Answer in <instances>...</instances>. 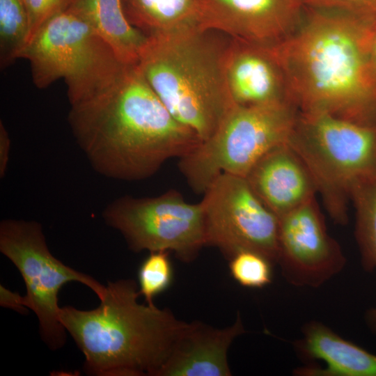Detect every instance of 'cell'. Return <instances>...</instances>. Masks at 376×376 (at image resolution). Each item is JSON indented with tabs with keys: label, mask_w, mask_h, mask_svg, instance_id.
I'll return each mask as SVG.
<instances>
[{
	"label": "cell",
	"mask_w": 376,
	"mask_h": 376,
	"mask_svg": "<svg viewBox=\"0 0 376 376\" xmlns=\"http://www.w3.org/2000/svg\"><path fill=\"white\" fill-rule=\"evenodd\" d=\"M371 56H372L373 65L376 71V33L374 36L373 41Z\"/></svg>",
	"instance_id": "cell-28"
},
{
	"label": "cell",
	"mask_w": 376,
	"mask_h": 376,
	"mask_svg": "<svg viewBox=\"0 0 376 376\" xmlns=\"http://www.w3.org/2000/svg\"><path fill=\"white\" fill-rule=\"evenodd\" d=\"M68 120L94 171L114 180L148 178L201 143L173 116L136 65L99 93L70 104Z\"/></svg>",
	"instance_id": "cell-1"
},
{
	"label": "cell",
	"mask_w": 376,
	"mask_h": 376,
	"mask_svg": "<svg viewBox=\"0 0 376 376\" xmlns=\"http://www.w3.org/2000/svg\"><path fill=\"white\" fill-rule=\"evenodd\" d=\"M10 139L2 121H0V178L4 177L9 162Z\"/></svg>",
	"instance_id": "cell-26"
},
{
	"label": "cell",
	"mask_w": 376,
	"mask_h": 376,
	"mask_svg": "<svg viewBox=\"0 0 376 376\" xmlns=\"http://www.w3.org/2000/svg\"><path fill=\"white\" fill-rule=\"evenodd\" d=\"M304 0H204L201 29L274 47L300 24Z\"/></svg>",
	"instance_id": "cell-12"
},
{
	"label": "cell",
	"mask_w": 376,
	"mask_h": 376,
	"mask_svg": "<svg viewBox=\"0 0 376 376\" xmlns=\"http://www.w3.org/2000/svg\"><path fill=\"white\" fill-rule=\"evenodd\" d=\"M102 218L134 252L173 251L187 263L206 246L201 202L189 203L174 189L154 197H119L104 207Z\"/></svg>",
	"instance_id": "cell-9"
},
{
	"label": "cell",
	"mask_w": 376,
	"mask_h": 376,
	"mask_svg": "<svg viewBox=\"0 0 376 376\" xmlns=\"http://www.w3.org/2000/svg\"><path fill=\"white\" fill-rule=\"evenodd\" d=\"M130 23L147 36L201 28L204 0H121Z\"/></svg>",
	"instance_id": "cell-18"
},
{
	"label": "cell",
	"mask_w": 376,
	"mask_h": 376,
	"mask_svg": "<svg viewBox=\"0 0 376 376\" xmlns=\"http://www.w3.org/2000/svg\"><path fill=\"white\" fill-rule=\"evenodd\" d=\"M376 24L354 15L305 6L295 31L274 46L299 111L376 125Z\"/></svg>",
	"instance_id": "cell-2"
},
{
	"label": "cell",
	"mask_w": 376,
	"mask_h": 376,
	"mask_svg": "<svg viewBox=\"0 0 376 376\" xmlns=\"http://www.w3.org/2000/svg\"><path fill=\"white\" fill-rule=\"evenodd\" d=\"M206 245L230 260L242 251L258 252L273 263L278 256V217L261 201L245 177L221 173L203 192Z\"/></svg>",
	"instance_id": "cell-10"
},
{
	"label": "cell",
	"mask_w": 376,
	"mask_h": 376,
	"mask_svg": "<svg viewBox=\"0 0 376 376\" xmlns=\"http://www.w3.org/2000/svg\"><path fill=\"white\" fill-rule=\"evenodd\" d=\"M228 260L230 275L240 285L261 288L272 282L274 263L265 256L253 251H242Z\"/></svg>",
	"instance_id": "cell-22"
},
{
	"label": "cell",
	"mask_w": 376,
	"mask_h": 376,
	"mask_svg": "<svg viewBox=\"0 0 376 376\" xmlns=\"http://www.w3.org/2000/svg\"><path fill=\"white\" fill-rule=\"evenodd\" d=\"M350 200L355 212L354 235L361 267L376 273V169L354 183Z\"/></svg>",
	"instance_id": "cell-19"
},
{
	"label": "cell",
	"mask_w": 376,
	"mask_h": 376,
	"mask_svg": "<svg viewBox=\"0 0 376 376\" xmlns=\"http://www.w3.org/2000/svg\"><path fill=\"white\" fill-rule=\"evenodd\" d=\"M363 319L368 331L376 336V304L365 312Z\"/></svg>",
	"instance_id": "cell-27"
},
{
	"label": "cell",
	"mask_w": 376,
	"mask_h": 376,
	"mask_svg": "<svg viewBox=\"0 0 376 376\" xmlns=\"http://www.w3.org/2000/svg\"><path fill=\"white\" fill-rule=\"evenodd\" d=\"M305 6L345 12L376 24V0H304Z\"/></svg>",
	"instance_id": "cell-24"
},
{
	"label": "cell",
	"mask_w": 376,
	"mask_h": 376,
	"mask_svg": "<svg viewBox=\"0 0 376 376\" xmlns=\"http://www.w3.org/2000/svg\"><path fill=\"white\" fill-rule=\"evenodd\" d=\"M169 251H150L138 270V286L140 295L146 303L155 304V298L166 290L173 279V269Z\"/></svg>",
	"instance_id": "cell-21"
},
{
	"label": "cell",
	"mask_w": 376,
	"mask_h": 376,
	"mask_svg": "<svg viewBox=\"0 0 376 376\" xmlns=\"http://www.w3.org/2000/svg\"><path fill=\"white\" fill-rule=\"evenodd\" d=\"M293 343L297 355L305 361L295 369L299 376H376V354L347 340L324 324L311 320Z\"/></svg>",
	"instance_id": "cell-16"
},
{
	"label": "cell",
	"mask_w": 376,
	"mask_h": 376,
	"mask_svg": "<svg viewBox=\"0 0 376 376\" xmlns=\"http://www.w3.org/2000/svg\"><path fill=\"white\" fill-rule=\"evenodd\" d=\"M100 306L60 308L59 318L95 376H156L187 322L167 308L139 302L132 279L108 282Z\"/></svg>",
	"instance_id": "cell-3"
},
{
	"label": "cell",
	"mask_w": 376,
	"mask_h": 376,
	"mask_svg": "<svg viewBox=\"0 0 376 376\" xmlns=\"http://www.w3.org/2000/svg\"><path fill=\"white\" fill-rule=\"evenodd\" d=\"M74 0H22L29 19V41L40 27L56 15L68 10Z\"/></svg>",
	"instance_id": "cell-23"
},
{
	"label": "cell",
	"mask_w": 376,
	"mask_h": 376,
	"mask_svg": "<svg viewBox=\"0 0 376 376\" xmlns=\"http://www.w3.org/2000/svg\"><path fill=\"white\" fill-rule=\"evenodd\" d=\"M29 19L22 0H0V66L12 64L29 41Z\"/></svg>",
	"instance_id": "cell-20"
},
{
	"label": "cell",
	"mask_w": 376,
	"mask_h": 376,
	"mask_svg": "<svg viewBox=\"0 0 376 376\" xmlns=\"http://www.w3.org/2000/svg\"><path fill=\"white\" fill-rule=\"evenodd\" d=\"M224 77L234 104L294 103L274 47L230 38L224 58Z\"/></svg>",
	"instance_id": "cell-13"
},
{
	"label": "cell",
	"mask_w": 376,
	"mask_h": 376,
	"mask_svg": "<svg viewBox=\"0 0 376 376\" xmlns=\"http://www.w3.org/2000/svg\"><path fill=\"white\" fill-rule=\"evenodd\" d=\"M68 9L93 28L124 64H137L148 36L127 20L121 0H74Z\"/></svg>",
	"instance_id": "cell-17"
},
{
	"label": "cell",
	"mask_w": 376,
	"mask_h": 376,
	"mask_svg": "<svg viewBox=\"0 0 376 376\" xmlns=\"http://www.w3.org/2000/svg\"><path fill=\"white\" fill-rule=\"evenodd\" d=\"M194 28L148 36L136 65L173 116L207 140L235 105L226 84L230 41Z\"/></svg>",
	"instance_id": "cell-4"
},
{
	"label": "cell",
	"mask_w": 376,
	"mask_h": 376,
	"mask_svg": "<svg viewBox=\"0 0 376 376\" xmlns=\"http://www.w3.org/2000/svg\"><path fill=\"white\" fill-rule=\"evenodd\" d=\"M244 331L239 314L233 324L222 329L187 322L156 376H230L228 350Z\"/></svg>",
	"instance_id": "cell-14"
},
{
	"label": "cell",
	"mask_w": 376,
	"mask_h": 376,
	"mask_svg": "<svg viewBox=\"0 0 376 376\" xmlns=\"http://www.w3.org/2000/svg\"><path fill=\"white\" fill-rule=\"evenodd\" d=\"M276 264L297 287H320L344 269L346 258L329 234L315 197L279 218Z\"/></svg>",
	"instance_id": "cell-11"
},
{
	"label": "cell",
	"mask_w": 376,
	"mask_h": 376,
	"mask_svg": "<svg viewBox=\"0 0 376 376\" xmlns=\"http://www.w3.org/2000/svg\"><path fill=\"white\" fill-rule=\"evenodd\" d=\"M19 58L29 61L33 81L38 88L63 79L70 104L107 88L128 66L93 28L69 9L43 24Z\"/></svg>",
	"instance_id": "cell-6"
},
{
	"label": "cell",
	"mask_w": 376,
	"mask_h": 376,
	"mask_svg": "<svg viewBox=\"0 0 376 376\" xmlns=\"http://www.w3.org/2000/svg\"><path fill=\"white\" fill-rule=\"evenodd\" d=\"M299 111L290 102L233 105L207 140L179 159L180 172L197 194L221 173L245 177L265 154L288 143Z\"/></svg>",
	"instance_id": "cell-7"
},
{
	"label": "cell",
	"mask_w": 376,
	"mask_h": 376,
	"mask_svg": "<svg viewBox=\"0 0 376 376\" xmlns=\"http://www.w3.org/2000/svg\"><path fill=\"white\" fill-rule=\"evenodd\" d=\"M0 251L17 268L24 281L25 304L36 315L42 340L52 350L62 347L66 330L61 322L58 295L68 282H79L103 298L106 286L75 270L50 252L41 224L6 219L0 223Z\"/></svg>",
	"instance_id": "cell-8"
},
{
	"label": "cell",
	"mask_w": 376,
	"mask_h": 376,
	"mask_svg": "<svg viewBox=\"0 0 376 376\" xmlns=\"http://www.w3.org/2000/svg\"><path fill=\"white\" fill-rule=\"evenodd\" d=\"M0 305L22 314L27 313L28 308L25 304L24 296H21L17 292H13L2 285H0Z\"/></svg>",
	"instance_id": "cell-25"
},
{
	"label": "cell",
	"mask_w": 376,
	"mask_h": 376,
	"mask_svg": "<svg viewBox=\"0 0 376 376\" xmlns=\"http://www.w3.org/2000/svg\"><path fill=\"white\" fill-rule=\"evenodd\" d=\"M245 178L255 194L278 219L317 194L308 169L288 143L265 154Z\"/></svg>",
	"instance_id": "cell-15"
},
{
	"label": "cell",
	"mask_w": 376,
	"mask_h": 376,
	"mask_svg": "<svg viewBox=\"0 0 376 376\" xmlns=\"http://www.w3.org/2000/svg\"><path fill=\"white\" fill-rule=\"evenodd\" d=\"M288 144L308 169L331 218L345 225L352 185L376 169V125L299 111Z\"/></svg>",
	"instance_id": "cell-5"
}]
</instances>
